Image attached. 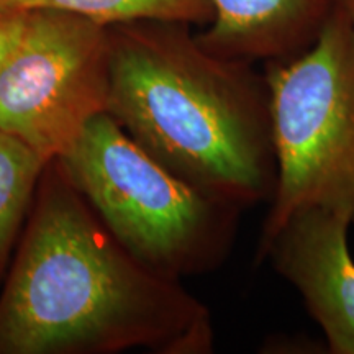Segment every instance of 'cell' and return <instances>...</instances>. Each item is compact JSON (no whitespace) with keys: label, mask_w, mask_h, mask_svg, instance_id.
I'll return each instance as SVG.
<instances>
[{"label":"cell","mask_w":354,"mask_h":354,"mask_svg":"<svg viewBox=\"0 0 354 354\" xmlns=\"http://www.w3.org/2000/svg\"><path fill=\"white\" fill-rule=\"evenodd\" d=\"M107 112L172 174L241 210L276 187L271 100L254 63L210 53L192 25L107 26Z\"/></svg>","instance_id":"7a4b0ae2"},{"label":"cell","mask_w":354,"mask_h":354,"mask_svg":"<svg viewBox=\"0 0 354 354\" xmlns=\"http://www.w3.org/2000/svg\"><path fill=\"white\" fill-rule=\"evenodd\" d=\"M214 19L197 35L218 56L284 61L312 46L335 7V0H210Z\"/></svg>","instance_id":"52a82bcc"},{"label":"cell","mask_w":354,"mask_h":354,"mask_svg":"<svg viewBox=\"0 0 354 354\" xmlns=\"http://www.w3.org/2000/svg\"><path fill=\"white\" fill-rule=\"evenodd\" d=\"M214 339L209 307L133 258L48 161L0 286V354H207Z\"/></svg>","instance_id":"6da1fadb"},{"label":"cell","mask_w":354,"mask_h":354,"mask_svg":"<svg viewBox=\"0 0 354 354\" xmlns=\"http://www.w3.org/2000/svg\"><path fill=\"white\" fill-rule=\"evenodd\" d=\"M0 7L68 12L105 26L135 20L183 21L194 26L209 25L214 19L210 0H0Z\"/></svg>","instance_id":"9c48e42d"},{"label":"cell","mask_w":354,"mask_h":354,"mask_svg":"<svg viewBox=\"0 0 354 354\" xmlns=\"http://www.w3.org/2000/svg\"><path fill=\"white\" fill-rule=\"evenodd\" d=\"M335 2L348 13V17L351 19L354 25V0H335Z\"/></svg>","instance_id":"8fae6325"},{"label":"cell","mask_w":354,"mask_h":354,"mask_svg":"<svg viewBox=\"0 0 354 354\" xmlns=\"http://www.w3.org/2000/svg\"><path fill=\"white\" fill-rule=\"evenodd\" d=\"M57 159L115 240L151 271L183 281L215 271L232 253L240 207L172 174L109 112Z\"/></svg>","instance_id":"3957f363"},{"label":"cell","mask_w":354,"mask_h":354,"mask_svg":"<svg viewBox=\"0 0 354 354\" xmlns=\"http://www.w3.org/2000/svg\"><path fill=\"white\" fill-rule=\"evenodd\" d=\"M109 92L107 26L68 12L30 10L0 68V130L57 159L107 112Z\"/></svg>","instance_id":"5b68a950"},{"label":"cell","mask_w":354,"mask_h":354,"mask_svg":"<svg viewBox=\"0 0 354 354\" xmlns=\"http://www.w3.org/2000/svg\"><path fill=\"white\" fill-rule=\"evenodd\" d=\"M30 10L0 7V68L24 35Z\"/></svg>","instance_id":"30bf717a"},{"label":"cell","mask_w":354,"mask_h":354,"mask_svg":"<svg viewBox=\"0 0 354 354\" xmlns=\"http://www.w3.org/2000/svg\"><path fill=\"white\" fill-rule=\"evenodd\" d=\"M342 212L310 207L292 214L256 251L297 289L326 338L330 353L354 354V259Z\"/></svg>","instance_id":"8992f818"},{"label":"cell","mask_w":354,"mask_h":354,"mask_svg":"<svg viewBox=\"0 0 354 354\" xmlns=\"http://www.w3.org/2000/svg\"><path fill=\"white\" fill-rule=\"evenodd\" d=\"M276 187L258 248L295 212H342L354 223V25L335 2L312 46L266 63Z\"/></svg>","instance_id":"277c9868"},{"label":"cell","mask_w":354,"mask_h":354,"mask_svg":"<svg viewBox=\"0 0 354 354\" xmlns=\"http://www.w3.org/2000/svg\"><path fill=\"white\" fill-rule=\"evenodd\" d=\"M48 159L0 130V286L32 212Z\"/></svg>","instance_id":"ba28073f"}]
</instances>
